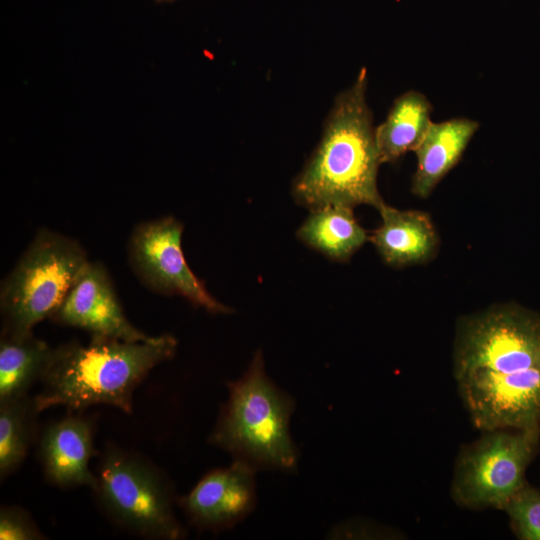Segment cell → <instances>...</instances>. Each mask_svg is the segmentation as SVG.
Instances as JSON below:
<instances>
[{
    "label": "cell",
    "instance_id": "obj_17",
    "mask_svg": "<svg viewBox=\"0 0 540 540\" xmlns=\"http://www.w3.org/2000/svg\"><path fill=\"white\" fill-rule=\"evenodd\" d=\"M352 209L341 205L313 209L297 235L305 244L329 258L346 261L368 239Z\"/></svg>",
    "mask_w": 540,
    "mask_h": 540
},
{
    "label": "cell",
    "instance_id": "obj_18",
    "mask_svg": "<svg viewBox=\"0 0 540 540\" xmlns=\"http://www.w3.org/2000/svg\"><path fill=\"white\" fill-rule=\"evenodd\" d=\"M37 409L29 395L0 404V479L14 473L37 438Z\"/></svg>",
    "mask_w": 540,
    "mask_h": 540
},
{
    "label": "cell",
    "instance_id": "obj_19",
    "mask_svg": "<svg viewBox=\"0 0 540 540\" xmlns=\"http://www.w3.org/2000/svg\"><path fill=\"white\" fill-rule=\"evenodd\" d=\"M503 511L520 540H540V491L526 483L506 504Z\"/></svg>",
    "mask_w": 540,
    "mask_h": 540
},
{
    "label": "cell",
    "instance_id": "obj_15",
    "mask_svg": "<svg viewBox=\"0 0 540 540\" xmlns=\"http://www.w3.org/2000/svg\"><path fill=\"white\" fill-rule=\"evenodd\" d=\"M432 105L415 90L398 96L386 119L375 128L377 149L382 163H394L409 151H415L431 120Z\"/></svg>",
    "mask_w": 540,
    "mask_h": 540
},
{
    "label": "cell",
    "instance_id": "obj_6",
    "mask_svg": "<svg viewBox=\"0 0 540 540\" xmlns=\"http://www.w3.org/2000/svg\"><path fill=\"white\" fill-rule=\"evenodd\" d=\"M539 441L540 427L484 432L457 457L451 485L454 501L468 509L503 510L527 483L525 472Z\"/></svg>",
    "mask_w": 540,
    "mask_h": 540
},
{
    "label": "cell",
    "instance_id": "obj_7",
    "mask_svg": "<svg viewBox=\"0 0 540 540\" xmlns=\"http://www.w3.org/2000/svg\"><path fill=\"white\" fill-rule=\"evenodd\" d=\"M454 377L477 370L508 374L540 369V315L518 305H497L457 326Z\"/></svg>",
    "mask_w": 540,
    "mask_h": 540
},
{
    "label": "cell",
    "instance_id": "obj_16",
    "mask_svg": "<svg viewBox=\"0 0 540 540\" xmlns=\"http://www.w3.org/2000/svg\"><path fill=\"white\" fill-rule=\"evenodd\" d=\"M52 352L53 348L34 334L1 335L0 404L29 395L32 386L41 380Z\"/></svg>",
    "mask_w": 540,
    "mask_h": 540
},
{
    "label": "cell",
    "instance_id": "obj_9",
    "mask_svg": "<svg viewBox=\"0 0 540 540\" xmlns=\"http://www.w3.org/2000/svg\"><path fill=\"white\" fill-rule=\"evenodd\" d=\"M455 380L479 430L540 427V369L508 374L477 370L455 376Z\"/></svg>",
    "mask_w": 540,
    "mask_h": 540
},
{
    "label": "cell",
    "instance_id": "obj_3",
    "mask_svg": "<svg viewBox=\"0 0 540 540\" xmlns=\"http://www.w3.org/2000/svg\"><path fill=\"white\" fill-rule=\"evenodd\" d=\"M227 387L228 399L208 442L256 470H295L299 453L290 434L294 400L267 376L260 351Z\"/></svg>",
    "mask_w": 540,
    "mask_h": 540
},
{
    "label": "cell",
    "instance_id": "obj_12",
    "mask_svg": "<svg viewBox=\"0 0 540 540\" xmlns=\"http://www.w3.org/2000/svg\"><path fill=\"white\" fill-rule=\"evenodd\" d=\"M92 421L73 414L52 422L39 438V457L47 482L58 488L96 486V474L89 468L94 455Z\"/></svg>",
    "mask_w": 540,
    "mask_h": 540
},
{
    "label": "cell",
    "instance_id": "obj_8",
    "mask_svg": "<svg viewBox=\"0 0 540 540\" xmlns=\"http://www.w3.org/2000/svg\"><path fill=\"white\" fill-rule=\"evenodd\" d=\"M183 224L173 216L137 224L129 238L128 258L139 280L163 295H179L213 314L230 313L192 272L182 251Z\"/></svg>",
    "mask_w": 540,
    "mask_h": 540
},
{
    "label": "cell",
    "instance_id": "obj_5",
    "mask_svg": "<svg viewBox=\"0 0 540 540\" xmlns=\"http://www.w3.org/2000/svg\"><path fill=\"white\" fill-rule=\"evenodd\" d=\"M95 474L93 491L101 509L117 526L150 539L184 536L174 512L171 483L147 458L110 443Z\"/></svg>",
    "mask_w": 540,
    "mask_h": 540
},
{
    "label": "cell",
    "instance_id": "obj_4",
    "mask_svg": "<svg viewBox=\"0 0 540 540\" xmlns=\"http://www.w3.org/2000/svg\"><path fill=\"white\" fill-rule=\"evenodd\" d=\"M87 261L77 240L40 229L1 283V335L33 334L61 305Z\"/></svg>",
    "mask_w": 540,
    "mask_h": 540
},
{
    "label": "cell",
    "instance_id": "obj_10",
    "mask_svg": "<svg viewBox=\"0 0 540 540\" xmlns=\"http://www.w3.org/2000/svg\"><path fill=\"white\" fill-rule=\"evenodd\" d=\"M51 321L66 327L128 342L147 341L153 336L135 327L126 317L104 265L83 266Z\"/></svg>",
    "mask_w": 540,
    "mask_h": 540
},
{
    "label": "cell",
    "instance_id": "obj_14",
    "mask_svg": "<svg viewBox=\"0 0 540 540\" xmlns=\"http://www.w3.org/2000/svg\"><path fill=\"white\" fill-rule=\"evenodd\" d=\"M478 128L477 121L462 117L431 123L414 151L417 168L412 179L413 194L427 198L433 192L457 165Z\"/></svg>",
    "mask_w": 540,
    "mask_h": 540
},
{
    "label": "cell",
    "instance_id": "obj_11",
    "mask_svg": "<svg viewBox=\"0 0 540 540\" xmlns=\"http://www.w3.org/2000/svg\"><path fill=\"white\" fill-rule=\"evenodd\" d=\"M256 469L234 459L206 473L177 504L188 521L203 531H223L244 520L256 504Z\"/></svg>",
    "mask_w": 540,
    "mask_h": 540
},
{
    "label": "cell",
    "instance_id": "obj_21",
    "mask_svg": "<svg viewBox=\"0 0 540 540\" xmlns=\"http://www.w3.org/2000/svg\"><path fill=\"white\" fill-rule=\"evenodd\" d=\"M176 0H155L156 3L158 4H161V3H170V2H174Z\"/></svg>",
    "mask_w": 540,
    "mask_h": 540
},
{
    "label": "cell",
    "instance_id": "obj_2",
    "mask_svg": "<svg viewBox=\"0 0 540 540\" xmlns=\"http://www.w3.org/2000/svg\"><path fill=\"white\" fill-rule=\"evenodd\" d=\"M367 70L339 93L326 118L321 140L293 184L295 200L310 210L327 205L379 210L385 202L377 187L381 164L366 101Z\"/></svg>",
    "mask_w": 540,
    "mask_h": 540
},
{
    "label": "cell",
    "instance_id": "obj_1",
    "mask_svg": "<svg viewBox=\"0 0 540 540\" xmlns=\"http://www.w3.org/2000/svg\"><path fill=\"white\" fill-rule=\"evenodd\" d=\"M177 340L170 334L128 342L91 336L87 344L69 341L53 348L34 396L39 412L62 406L69 412L109 405L133 412V394L159 364L173 358Z\"/></svg>",
    "mask_w": 540,
    "mask_h": 540
},
{
    "label": "cell",
    "instance_id": "obj_20",
    "mask_svg": "<svg viewBox=\"0 0 540 540\" xmlns=\"http://www.w3.org/2000/svg\"><path fill=\"white\" fill-rule=\"evenodd\" d=\"M1 540H42L45 539L30 513L17 505L0 508Z\"/></svg>",
    "mask_w": 540,
    "mask_h": 540
},
{
    "label": "cell",
    "instance_id": "obj_13",
    "mask_svg": "<svg viewBox=\"0 0 540 540\" xmlns=\"http://www.w3.org/2000/svg\"><path fill=\"white\" fill-rule=\"evenodd\" d=\"M382 224L370 240L385 263L401 267L430 261L439 239L428 213L399 210L386 203L378 210Z\"/></svg>",
    "mask_w": 540,
    "mask_h": 540
}]
</instances>
